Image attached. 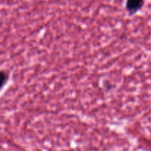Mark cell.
I'll return each mask as SVG.
<instances>
[{"label": "cell", "instance_id": "obj_1", "mask_svg": "<svg viewBox=\"0 0 151 151\" xmlns=\"http://www.w3.org/2000/svg\"><path fill=\"white\" fill-rule=\"evenodd\" d=\"M145 0H127L125 8L130 16L138 13L144 5Z\"/></svg>", "mask_w": 151, "mask_h": 151}, {"label": "cell", "instance_id": "obj_2", "mask_svg": "<svg viewBox=\"0 0 151 151\" xmlns=\"http://www.w3.org/2000/svg\"><path fill=\"white\" fill-rule=\"evenodd\" d=\"M9 79V75L4 71L0 70V91L4 88Z\"/></svg>", "mask_w": 151, "mask_h": 151}]
</instances>
